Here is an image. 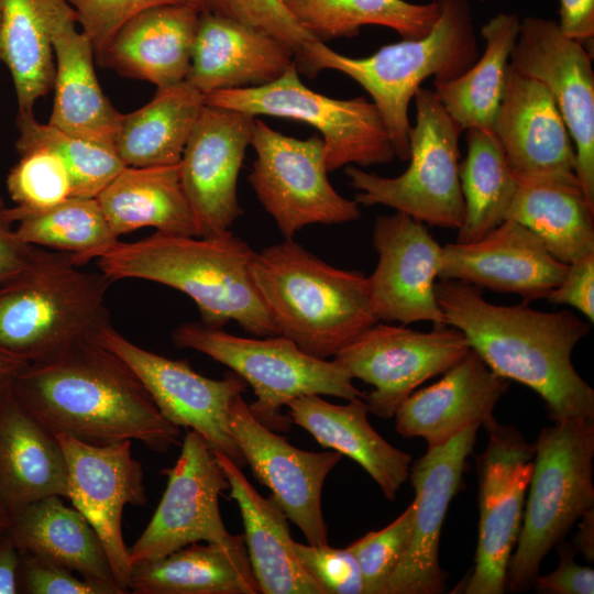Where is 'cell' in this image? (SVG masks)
<instances>
[{
    "label": "cell",
    "instance_id": "6da1fadb",
    "mask_svg": "<svg viewBox=\"0 0 594 594\" xmlns=\"http://www.w3.org/2000/svg\"><path fill=\"white\" fill-rule=\"evenodd\" d=\"M436 296L444 323L461 331L495 374L536 392L551 420H594V391L572 363L591 322L570 310H537L524 300L495 305L482 289L458 280L439 279Z\"/></svg>",
    "mask_w": 594,
    "mask_h": 594
},
{
    "label": "cell",
    "instance_id": "7a4b0ae2",
    "mask_svg": "<svg viewBox=\"0 0 594 594\" xmlns=\"http://www.w3.org/2000/svg\"><path fill=\"white\" fill-rule=\"evenodd\" d=\"M12 393L52 432L85 443L136 440L166 452L180 439L130 366L92 340L28 363Z\"/></svg>",
    "mask_w": 594,
    "mask_h": 594
},
{
    "label": "cell",
    "instance_id": "3957f363",
    "mask_svg": "<svg viewBox=\"0 0 594 594\" xmlns=\"http://www.w3.org/2000/svg\"><path fill=\"white\" fill-rule=\"evenodd\" d=\"M256 252L230 230L211 237L155 232L134 242H118L97 266L112 282L144 279L190 297L212 328L235 321L255 337L278 336L252 277Z\"/></svg>",
    "mask_w": 594,
    "mask_h": 594
},
{
    "label": "cell",
    "instance_id": "277c9868",
    "mask_svg": "<svg viewBox=\"0 0 594 594\" xmlns=\"http://www.w3.org/2000/svg\"><path fill=\"white\" fill-rule=\"evenodd\" d=\"M439 16L418 38H403L365 57H349L323 42H309L296 61L298 72L312 78L321 70L340 72L358 82L377 108L396 157L409 158L410 101L425 79L433 86L453 80L477 59L479 44L466 0H437Z\"/></svg>",
    "mask_w": 594,
    "mask_h": 594
},
{
    "label": "cell",
    "instance_id": "5b68a950",
    "mask_svg": "<svg viewBox=\"0 0 594 594\" xmlns=\"http://www.w3.org/2000/svg\"><path fill=\"white\" fill-rule=\"evenodd\" d=\"M252 277L279 334L318 359L378 322L364 273L334 267L293 239L256 253Z\"/></svg>",
    "mask_w": 594,
    "mask_h": 594
},
{
    "label": "cell",
    "instance_id": "8992f818",
    "mask_svg": "<svg viewBox=\"0 0 594 594\" xmlns=\"http://www.w3.org/2000/svg\"><path fill=\"white\" fill-rule=\"evenodd\" d=\"M112 283L81 270L70 253L37 246L30 265L0 286V346L30 363L95 341L111 326Z\"/></svg>",
    "mask_w": 594,
    "mask_h": 594
},
{
    "label": "cell",
    "instance_id": "52a82bcc",
    "mask_svg": "<svg viewBox=\"0 0 594 594\" xmlns=\"http://www.w3.org/2000/svg\"><path fill=\"white\" fill-rule=\"evenodd\" d=\"M534 447L526 508L507 569L509 592L532 586L543 558L594 505V420L554 421Z\"/></svg>",
    "mask_w": 594,
    "mask_h": 594
},
{
    "label": "cell",
    "instance_id": "ba28073f",
    "mask_svg": "<svg viewBox=\"0 0 594 594\" xmlns=\"http://www.w3.org/2000/svg\"><path fill=\"white\" fill-rule=\"evenodd\" d=\"M172 339L178 348L204 353L228 366L249 384L256 396L249 405L252 414L273 431L288 429L292 420L280 409L295 398L328 395L364 399L365 394L339 363L312 356L282 334L246 338L186 322L174 330Z\"/></svg>",
    "mask_w": 594,
    "mask_h": 594
},
{
    "label": "cell",
    "instance_id": "9c48e42d",
    "mask_svg": "<svg viewBox=\"0 0 594 594\" xmlns=\"http://www.w3.org/2000/svg\"><path fill=\"white\" fill-rule=\"evenodd\" d=\"M416 121L409 133V165L396 177L345 168L360 206L383 205L430 227L458 230L464 218L460 182L462 130L433 90L415 95Z\"/></svg>",
    "mask_w": 594,
    "mask_h": 594
},
{
    "label": "cell",
    "instance_id": "30bf717a",
    "mask_svg": "<svg viewBox=\"0 0 594 594\" xmlns=\"http://www.w3.org/2000/svg\"><path fill=\"white\" fill-rule=\"evenodd\" d=\"M205 103L254 117L308 123L323 140L328 172L349 165L388 164L396 157L387 129L372 101L364 97L336 99L314 91L301 81L296 64L267 85L205 95Z\"/></svg>",
    "mask_w": 594,
    "mask_h": 594
},
{
    "label": "cell",
    "instance_id": "8fae6325",
    "mask_svg": "<svg viewBox=\"0 0 594 594\" xmlns=\"http://www.w3.org/2000/svg\"><path fill=\"white\" fill-rule=\"evenodd\" d=\"M251 145L256 158L249 183L285 239L310 224H341L361 217L360 205L330 184L320 135L299 140L255 119Z\"/></svg>",
    "mask_w": 594,
    "mask_h": 594
},
{
    "label": "cell",
    "instance_id": "7c38bea8",
    "mask_svg": "<svg viewBox=\"0 0 594 594\" xmlns=\"http://www.w3.org/2000/svg\"><path fill=\"white\" fill-rule=\"evenodd\" d=\"M470 350L462 332L451 326L419 331L378 321L341 349L333 360L352 378L373 386L364 395L369 411L391 418L417 387L442 375Z\"/></svg>",
    "mask_w": 594,
    "mask_h": 594
},
{
    "label": "cell",
    "instance_id": "4fadbf2b",
    "mask_svg": "<svg viewBox=\"0 0 594 594\" xmlns=\"http://www.w3.org/2000/svg\"><path fill=\"white\" fill-rule=\"evenodd\" d=\"M484 428L488 442L477 457L479 539L473 571L461 591L465 594L505 592L534 464V444L514 427L494 418Z\"/></svg>",
    "mask_w": 594,
    "mask_h": 594
},
{
    "label": "cell",
    "instance_id": "5bb4252c",
    "mask_svg": "<svg viewBox=\"0 0 594 594\" xmlns=\"http://www.w3.org/2000/svg\"><path fill=\"white\" fill-rule=\"evenodd\" d=\"M166 490L150 522L129 548L131 565L161 559L188 544L235 542L222 520L219 497L229 488L213 450L196 431L187 430L175 465L163 470Z\"/></svg>",
    "mask_w": 594,
    "mask_h": 594
},
{
    "label": "cell",
    "instance_id": "9a60e30c",
    "mask_svg": "<svg viewBox=\"0 0 594 594\" xmlns=\"http://www.w3.org/2000/svg\"><path fill=\"white\" fill-rule=\"evenodd\" d=\"M95 341L130 366L164 418L179 428L196 431L213 451L224 453L240 468L246 464L229 427L230 404L246 386L240 376L232 371L222 380L200 375L187 360H173L145 350L112 324Z\"/></svg>",
    "mask_w": 594,
    "mask_h": 594
},
{
    "label": "cell",
    "instance_id": "2e32d148",
    "mask_svg": "<svg viewBox=\"0 0 594 594\" xmlns=\"http://www.w3.org/2000/svg\"><path fill=\"white\" fill-rule=\"evenodd\" d=\"M509 65L541 82L553 98L572 138L575 173L594 206V72L592 55L564 35L558 21L526 16Z\"/></svg>",
    "mask_w": 594,
    "mask_h": 594
},
{
    "label": "cell",
    "instance_id": "e0dca14e",
    "mask_svg": "<svg viewBox=\"0 0 594 594\" xmlns=\"http://www.w3.org/2000/svg\"><path fill=\"white\" fill-rule=\"evenodd\" d=\"M229 427L254 476L271 490L307 543L328 544L321 493L328 474L343 455L333 450L311 452L292 446L252 414L242 394L230 404Z\"/></svg>",
    "mask_w": 594,
    "mask_h": 594
},
{
    "label": "cell",
    "instance_id": "ac0fdd59",
    "mask_svg": "<svg viewBox=\"0 0 594 594\" xmlns=\"http://www.w3.org/2000/svg\"><path fill=\"white\" fill-rule=\"evenodd\" d=\"M67 465V496L99 536L117 584L129 593V548L122 536L125 505L147 503L142 464L132 457L131 440L107 446L56 435Z\"/></svg>",
    "mask_w": 594,
    "mask_h": 594
},
{
    "label": "cell",
    "instance_id": "d6986e66",
    "mask_svg": "<svg viewBox=\"0 0 594 594\" xmlns=\"http://www.w3.org/2000/svg\"><path fill=\"white\" fill-rule=\"evenodd\" d=\"M256 117L205 105L186 142L179 177L199 237L229 231L243 213L238 178Z\"/></svg>",
    "mask_w": 594,
    "mask_h": 594
},
{
    "label": "cell",
    "instance_id": "ffe728a7",
    "mask_svg": "<svg viewBox=\"0 0 594 594\" xmlns=\"http://www.w3.org/2000/svg\"><path fill=\"white\" fill-rule=\"evenodd\" d=\"M480 426L472 425L449 441L428 448L410 464L415 490L410 540L384 594H439L446 586V573L439 563V543L443 521L462 481L465 460L473 450Z\"/></svg>",
    "mask_w": 594,
    "mask_h": 594
},
{
    "label": "cell",
    "instance_id": "44dd1931",
    "mask_svg": "<svg viewBox=\"0 0 594 594\" xmlns=\"http://www.w3.org/2000/svg\"><path fill=\"white\" fill-rule=\"evenodd\" d=\"M373 246L378 261L367 279L378 321L446 324L436 296L442 245L427 224L399 211L378 216Z\"/></svg>",
    "mask_w": 594,
    "mask_h": 594
},
{
    "label": "cell",
    "instance_id": "7402d4cb",
    "mask_svg": "<svg viewBox=\"0 0 594 594\" xmlns=\"http://www.w3.org/2000/svg\"><path fill=\"white\" fill-rule=\"evenodd\" d=\"M566 270L531 230L505 219L477 240L442 245L438 279L517 294L530 304L546 299Z\"/></svg>",
    "mask_w": 594,
    "mask_h": 594
},
{
    "label": "cell",
    "instance_id": "603a6c76",
    "mask_svg": "<svg viewBox=\"0 0 594 594\" xmlns=\"http://www.w3.org/2000/svg\"><path fill=\"white\" fill-rule=\"evenodd\" d=\"M493 131L516 177H576L574 144L553 98L510 65Z\"/></svg>",
    "mask_w": 594,
    "mask_h": 594
},
{
    "label": "cell",
    "instance_id": "cb8c5ba5",
    "mask_svg": "<svg viewBox=\"0 0 594 594\" xmlns=\"http://www.w3.org/2000/svg\"><path fill=\"white\" fill-rule=\"evenodd\" d=\"M55 62L54 103L48 123L114 150L123 113L105 96L96 76L94 48L76 30L77 15L65 0H47Z\"/></svg>",
    "mask_w": 594,
    "mask_h": 594
},
{
    "label": "cell",
    "instance_id": "d4e9b609",
    "mask_svg": "<svg viewBox=\"0 0 594 594\" xmlns=\"http://www.w3.org/2000/svg\"><path fill=\"white\" fill-rule=\"evenodd\" d=\"M508 388L473 351L435 384L415 391L396 409L395 429L406 438H422L428 448L440 446L472 425L485 426Z\"/></svg>",
    "mask_w": 594,
    "mask_h": 594
},
{
    "label": "cell",
    "instance_id": "484cf974",
    "mask_svg": "<svg viewBox=\"0 0 594 594\" xmlns=\"http://www.w3.org/2000/svg\"><path fill=\"white\" fill-rule=\"evenodd\" d=\"M294 64V52L274 36L201 12L186 80L204 95L255 88L276 80Z\"/></svg>",
    "mask_w": 594,
    "mask_h": 594
},
{
    "label": "cell",
    "instance_id": "4316f807",
    "mask_svg": "<svg viewBox=\"0 0 594 594\" xmlns=\"http://www.w3.org/2000/svg\"><path fill=\"white\" fill-rule=\"evenodd\" d=\"M200 14L194 3L142 11L116 34L101 66L157 88L186 80Z\"/></svg>",
    "mask_w": 594,
    "mask_h": 594
},
{
    "label": "cell",
    "instance_id": "83f0119b",
    "mask_svg": "<svg viewBox=\"0 0 594 594\" xmlns=\"http://www.w3.org/2000/svg\"><path fill=\"white\" fill-rule=\"evenodd\" d=\"M239 506L244 541L254 576L263 594H327L299 560L287 517L270 495L262 497L241 468L222 452L213 451Z\"/></svg>",
    "mask_w": 594,
    "mask_h": 594
},
{
    "label": "cell",
    "instance_id": "f1b7e54d",
    "mask_svg": "<svg viewBox=\"0 0 594 594\" xmlns=\"http://www.w3.org/2000/svg\"><path fill=\"white\" fill-rule=\"evenodd\" d=\"M48 496H67V465L57 436L14 397L0 405V505L9 517Z\"/></svg>",
    "mask_w": 594,
    "mask_h": 594
},
{
    "label": "cell",
    "instance_id": "f546056e",
    "mask_svg": "<svg viewBox=\"0 0 594 594\" xmlns=\"http://www.w3.org/2000/svg\"><path fill=\"white\" fill-rule=\"evenodd\" d=\"M345 405L331 404L320 395H306L288 403V416L322 447L359 463L394 501L408 480L411 457L393 447L371 426L362 398Z\"/></svg>",
    "mask_w": 594,
    "mask_h": 594
},
{
    "label": "cell",
    "instance_id": "4dcf8cb0",
    "mask_svg": "<svg viewBox=\"0 0 594 594\" xmlns=\"http://www.w3.org/2000/svg\"><path fill=\"white\" fill-rule=\"evenodd\" d=\"M134 594H258L244 536L232 544L197 542L161 559L132 565Z\"/></svg>",
    "mask_w": 594,
    "mask_h": 594
},
{
    "label": "cell",
    "instance_id": "1f68e13d",
    "mask_svg": "<svg viewBox=\"0 0 594 594\" xmlns=\"http://www.w3.org/2000/svg\"><path fill=\"white\" fill-rule=\"evenodd\" d=\"M505 219L531 230L564 264L594 253V206L576 177H516Z\"/></svg>",
    "mask_w": 594,
    "mask_h": 594
},
{
    "label": "cell",
    "instance_id": "d6a6232c",
    "mask_svg": "<svg viewBox=\"0 0 594 594\" xmlns=\"http://www.w3.org/2000/svg\"><path fill=\"white\" fill-rule=\"evenodd\" d=\"M96 199L118 238L146 227L165 234L199 237L195 216L182 187L179 163L124 166Z\"/></svg>",
    "mask_w": 594,
    "mask_h": 594
},
{
    "label": "cell",
    "instance_id": "836d02e7",
    "mask_svg": "<svg viewBox=\"0 0 594 594\" xmlns=\"http://www.w3.org/2000/svg\"><path fill=\"white\" fill-rule=\"evenodd\" d=\"M7 530L21 552L119 587L99 536L84 515L66 506L62 497H44L21 508L10 516Z\"/></svg>",
    "mask_w": 594,
    "mask_h": 594
},
{
    "label": "cell",
    "instance_id": "e575fe53",
    "mask_svg": "<svg viewBox=\"0 0 594 594\" xmlns=\"http://www.w3.org/2000/svg\"><path fill=\"white\" fill-rule=\"evenodd\" d=\"M205 105V95L187 80L158 87L145 106L122 116L117 155L131 167L178 164Z\"/></svg>",
    "mask_w": 594,
    "mask_h": 594
},
{
    "label": "cell",
    "instance_id": "d590c367",
    "mask_svg": "<svg viewBox=\"0 0 594 594\" xmlns=\"http://www.w3.org/2000/svg\"><path fill=\"white\" fill-rule=\"evenodd\" d=\"M520 22L516 13L492 16L481 29L483 54L458 78L435 85L436 96L462 131L494 130Z\"/></svg>",
    "mask_w": 594,
    "mask_h": 594
},
{
    "label": "cell",
    "instance_id": "8d00e7d4",
    "mask_svg": "<svg viewBox=\"0 0 594 594\" xmlns=\"http://www.w3.org/2000/svg\"><path fill=\"white\" fill-rule=\"evenodd\" d=\"M296 22L315 40L353 37L364 25H381L402 38L426 35L439 16L437 0H282Z\"/></svg>",
    "mask_w": 594,
    "mask_h": 594
},
{
    "label": "cell",
    "instance_id": "74e56055",
    "mask_svg": "<svg viewBox=\"0 0 594 594\" xmlns=\"http://www.w3.org/2000/svg\"><path fill=\"white\" fill-rule=\"evenodd\" d=\"M0 62L10 72L19 111L54 88L47 0H0Z\"/></svg>",
    "mask_w": 594,
    "mask_h": 594
},
{
    "label": "cell",
    "instance_id": "f35d334b",
    "mask_svg": "<svg viewBox=\"0 0 594 594\" xmlns=\"http://www.w3.org/2000/svg\"><path fill=\"white\" fill-rule=\"evenodd\" d=\"M466 131V156L461 161L460 182L464 218L457 242L482 238L505 220L517 189V179L493 130Z\"/></svg>",
    "mask_w": 594,
    "mask_h": 594
},
{
    "label": "cell",
    "instance_id": "ab89813d",
    "mask_svg": "<svg viewBox=\"0 0 594 594\" xmlns=\"http://www.w3.org/2000/svg\"><path fill=\"white\" fill-rule=\"evenodd\" d=\"M10 212L24 242L70 253L80 266L119 242L96 198L70 196L46 208L14 206Z\"/></svg>",
    "mask_w": 594,
    "mask_h": 594
},
{
    "label": "cell",
    "instance_id": "60d3db41",
    "mask_svg": "<svg viewBox=\"0 0 594 594\" xmlns=\"http://www.w3.org/2000/svg\"><path fill=\"white\" fill-rule=\"evenodd\" d=\"M16 128V152L44 148L54 153L69 174L72 196L96 198L124 167L113 148L41 123L33 110L18 112Z\"/></svg>",
    "mask_w": 594,
    "mask_h": 594
},
{
    "label": "cell",
    "instance_id": "b9f144b4",
    "mask_svg": "<svg viewBox=\"0 0 594 594\" xmlns=\"http://www.w3.org/2000/svg\"><path fill=\"white\" fill-rule=\"evenodd\" d=\"M19 160L10 169L6 185L15 206L40 209L72 196V183L64 163L44 148L18 151Z\"/></svg>",
    "mask_w": 594,
    "mask_h": 594
},
{
    "label": "cell",
    "instance_id": "7bdbcfd3",
    "mask_svg": "<svg viewBox=\"0 0 594 594\" xmlns=\"http://www.w3.org/2000/svg\"><path fill=\"white\" fill-rule=\"evenodd\" d=\"M413 518L411 502L389 525L367 532L346 547L359 564L363 594H384L386 583L409 543Z\"/></svg>",
    "mask_w": 594,
    "mask_h": 594
},
{
    "label": "cell",
    "instance_id": "ee69618b",
    "mask_svg": "<svg viewBox=\"0 0 594 594\" xmlns=\"http://www.w3.org/2000/svg\"><path fill=\"white\" fill-rule=\"evenodd\" d=\"M208 12L265 32L287 45L295 63L305 46L315 40L292 16L282 0H196Z\"/></svg>",
    "mask_w": 594,
    "mask_h": 594
},
{
    "label": "cell",
    "instance_id": "f6af8a7d",
    "mask_svg": "<svg viewBox=\"0 0 594 594\" xmlns=\"http://www.w3.org/2000/svg\"><path fill=\"white\" fill-rule=\"evenodd\" d=\"M75 11L81 32L89 38L97 62L119 30L144 10L168 4L194 3L196 0H65ZM197 6V4H196Z\"/></svg>",
    "mask_w": 594,
    "mask_h": 594
},
{
    "label": "cell",
    "instance_id": "bcb514c9",
    "mask_svg": "<svg viewBox=\"0 0 594 594\" xmlns=\"http://www.w3.org/2000/svg\"><path fill=\"white\" fill-rule=\"evenodd\" d=\"M18 586L25 594H123L117 585L78 578L70 569L28 552H21Z\"/></svg>",
    "mask_w": 594,
    "mask_h": 594
},
{
    "label": "cell",
    "instance_id": "7dc6e473",
    "mask_svg": "<svg viewBox=\"0 0 594 594\" xmlns=\"http://www.w3.org/2000/svg\"><path fill=\"white\" fill-rule=\"evenodd\" d=\"M295 551L327 594H363L359 564L352 552L328 544L312 546L295 541Z\"/></svg>",
    "mask_w": 594,
    "mask_h": 594
},
{
    "label": "cell",
    "instance_id": "c3c4849f",
    "mask_svg": "<svg viewBox=\"0 0 594 594\" xmlns=\"http://www.w3.org/2000/svg\"><path fill=\"white\" fill-rule=\"evenodd\" d=\"M554 305H568L594 322V253L568 265L561 283L546 298Z\"/></svg>",
    "mask_w": 594,
    "mask_h": 594
},
{
    "label": "cell",
    "instance_id": "681fc988",
    "mask_svg": "<svg viewBox=\"0 0 594 594\" xmlns=\"http://www.w3.org/2000/svg\"><path fill=\"white\" fill-rule=\"evenodd\" d=\"M37 246L24 242L0 195V286L21 274L32 262Z\"/></svg>",
    "mask_w": 594,
    "mask_h": 594
},
{
    "label": "cell",
    "instance_id": "f907efd6",
    "mask_svg": "<svg viewBox=\"0 0 594 594\" xmlns=\"http://www.w3.org/2000/svg\"><path fill=\"white\" fill-rule=\"evenodd\" d=\"M532 586L546 594H593L594 570L576 563L572 553L562 552L558 568L547 575H538Z\"/></svg>",
    "mask_w": 594,
    "mask_h": 594
},
{
    "label": "cell",
    "instance_id": "816d5d0a",
    "mask_svg": "<svg viewBox=\"0 0 594 594\" xmlns=\"http://www.w3.org/2000/svg\"><path fill=\"white\" fill-rule=\"evenodd\" d=\"M562 33L583 45L594 38V0H559Z\"/></svg>",
    "mask_w": 594,
    "mask_h": 594
},
{
    "label": "cell",
    "instance_id": "f5cc1de1",
    "mask_svg": "<svg viewBox=\"0 0 594 594\" xmlns=\"http://www.w3.org/2000/svg\"><path fill=\"white\" fill-rule=\"evenodd\" d=\"M21 552L8 530L0 532V594H18Z\"/></svg>",
    "mask_w": 594,
    "mask_h": 594
},
{
    "label": "cell",
    "instance_id": "db71d44e",
    "mask_svg": "<svg viewBox=\"0 0 594 594\" xmlns=\"http://www.w3.org/2000/svg\"><path fill=\"white\" fill-rule=\"evenodd\" d=\"M26 364L25 360L0 346V405L10 393L14 378Z\"/></svg>",
    "mask_w": 594,
    "mask_h": 594
},
{
    "label": "cell",
    "instance_id": "11a10c76",
    "mask_svg": "<svg viewBox=\"0 0 594 594\" xmlns=\"http://www.w3.org/2000/svg\"><path fill=\"white\" fill-rule=\"evenodd\" d=\"M579 530L575 534L574 544L578 551L588 561H594V512L593 508L585 512Z\"/></svg>",
    "mask_w": 594,
    "mask_h": 594
},
{
    "label": "cell",
    "instance_id": "9f6ffc18",
    "mask_svg": "<svg viewBox=\"0 0 594 594\" xmlns=\"http://www.w3.org/2000/svg\"><path fill=\"white\" fill-rule=\"evenodd\" d=\"M10 524V517L3 507L0 505V532L8 529Z\"/></svg>",
    "mask_w": 594,
    "mask_h": 594
}]
</instances>
